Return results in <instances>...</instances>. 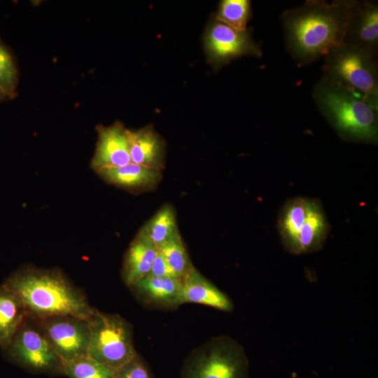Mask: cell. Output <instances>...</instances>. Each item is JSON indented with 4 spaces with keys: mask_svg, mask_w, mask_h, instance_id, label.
Instances as JSON below:
<instances>
[{
    "mask_svg": "<svg viewBox=\"0 0 378 378\" xmlns=\"http://www.w3.org/2000/svg\"><path fill=\"white\" fill-rule=\"evenodd\" d=\"M353 0H308L281 15L286 50L299 66L324 57L344 44Z\"/></svg>",
    "mask_w": 378,
    "mask_h": 378,
    "instance_id": "cell-1",
    "label": "cell"
},
{
    "mask_svg": "<svg viewBox=\"0 0 378 378\" xmlns=\"http://www.w3.org/2000/svg\"><path fill=\"white\" fill-rule=\"evenodd\" d=\"M4 285L15 294L25 310L40 316H70L89 320L95 312L84 295L57 271L23 269Z\"/></svg>",
    "mask_w": 378,
    "mask_h": 378,
    "instance_id": "cell-2",
    "label": "cell"
},
{
    "mask_svg": "<svg viewBox=\"0 0 378 378\" xmlns=\"http://www.w3.org/2000/svg\"><path fill=\"white\" fill-rule=\"evenodd\" d=\"M323 115L346 140L374 143L378 136V99L320 80L312 91Z\"/></svg>",
    "mask_w": 378,
    "mask_h": 378,
    "instance_id": "cell-3",
    "label": "cell"
},
{
    "mask_svg": "<svg viewBox=\"0 0 378 378\" xmlns=\"http://www.w3.org/2000/svg\"><path fill=\"white\" fill-rule=\"evenodd\" d=\"M377 56L344 43L323 57L321 80L378 99Z\"/></svg>",
    "mask_w": 378,
    "mask_h": 378,
    "instance_id": "cell-4",
    "label": "cell"
},
{
    "mask_svg": "<svg viewBox=\"0 0 378 378\" xmlns=\"http://www.w3.org/2000/svg\"><path fill=\"white\" fill-rule=\"evenodd\" d=\"M182 378H248L244 348L228 336L214 337L186 359Z\"/></svg>",
    "mask_w": 378,
    "mask_h": 378,
    "instance_id": "cell-5",
    "label": "cell"
},
{
    "mask_svg": "<svg viewBox=\"0 0 378 378\" xmlns=\"http://www.w3.org/2000/svg\"><path fill=\"white\" fill-rule=\"evenodd\" d=\"M88 323V356L115 372L138 354L132 329L120 316L95 310Z\"/></svg>",
    "mask_w": 378,
    "mask_h": 378,
    "instance_id": "cell-6",
    "label": "cell"
},
{
    "mask_svg": "<svg viewBox=\"0 0 378 378\" xmlns=\"http://www.w3.org/2000/svg\"><path fill=\"white\" fill-rule=\"evenodd\" d=\"M207 63L215 71L245 56L260 57V46L253 39L251 29L237 30L216 19L209 20L202 37Z\"/></svg>",
    "mask_w": 378,
    "mask_h": 378,
    "instance_id": "cell-7",
    "label": "cell"
},
{
    "mask_svg": "<svg viewBox=\"0 0 378 378\" xmlns=\"http://www.w3.org/2000/svg\"><path fill=\"white\" fill-rule=\"evenodd\" d=\"M45 336L60 361L87 356L90 342L88 320L70 316L50 317Z\"/></svg>",
    "mask_w": 378,
    "mask_h": 378,
    "instance_id": "cell-8",
    "label": "cell"
},
{
    "mask_svg": "<svg viewBox=\"0 0 378 378\" xmlns=\"http://www.w3.org/2000/svg\"><path fill=\"white\" fill-rule=\"evenodd\" d=\"M6 349L11 358L29 369L60 368V360L45 335L32 328H19Z\"/></svg>",
    "mask_w": 378,
    "mask_h": 378,
    "instance_id": "cell-9",
    "label": "cell"
},
{
    "mask_svg": "<svg viewBox=\"0 0 378 378\" xmlns=\"http://www.w3.org/2000/svg\"><path fill=\"white\" fill-rule=\"evenodd\" d=\"M129 131L120 122L110 126L97 127V141L90 162L94 172L131 162Z\"/></svg>",
    "mask_w": 378,
    "mask_h": 378,
    "instance_id": "cell-10",
    "label": "cell"
},
{
    "mask_svg": "<svg viewBox=\"0 0 378 378\" xmlns=\"http://www.w3.org/2000/svg\"><path fill=\"white\" fill-rule=\"evenodd\" d=\"M344 43L377 55L378 4L372 1H354L350 9Z\"/></svg>",
    "mask_w": 378,
    "mask_h": 378,
    "instance_id": "cell-11",
    "label": "cell"
},
{
    "mask_svg": "<svg viewBox=\"0 0 378 378\" xmlns=\"http://www.w3.org/2000/svg\"><path fill=\"white\" fill-rule=\"evenodd\" d=\"M197 303L230 312L234 304L230 297L205 278L194 266L181 280L177 304Z\"/></svg>",
    "mask_w": 378,
    "mask_h": 378,
    "instance_id": "cell-12",
    "label": "cell"
},
{
    "mask_svg": "<svg viewBox=\"0 0 378 378\" xmlns=\"http://www.w3.org/2000/svg\"><path fill=\"white\" fill-rule=\"evenodd\" d=\"M131 162L162 171L165 164L166 144L151 125L130 130Z\"/></svg>",
    "mask_w": 378,
    "mask_h": 378,
    "instance_id": "cell-13",
    "label": "cell"
},
{
    "mask_svg": "<svg viewBox=\"0 0 378 378\" xmlns=\"http://www.w3.org/2000/svg\"><path fill=\"white\" fill-rule=\"evenodd\" d=\"M96 173L105 182L132 193L155 188L162 178V171L132 162L121 167L104 168Z\"/></svg>",
    "mask_w": 378,
    "mask_h": 378,
    "instance_id": "cell-14",
    "label": "cell"
},
{
    "mask_svg": "<svg viewBox=\"0 0 378 378\" xmlns=\"http://www.w3.org/2000/svg\"><path fill=\"white\" fill-rule=\"evenodd\" d=\"M158 251L141 229L130 244L124 259L122 277L127 286H132L149 274Z\"/></svg>",
    "mask_w": 378,
    "mask_h": 378,
    "instance_id": "cell-15",
    "label": "cell"
},
{
    "mask_svg": "<svg viewBox=\"0 0 378 378\" xmlns=\"http://www.w3.org/2000/svg\"><path fill=\"white\" fill-rule=\"evenodd\" d=\"M327 234L328 224L324 212L321 206L313 200L290 253L301 254L319 250L324 244Z\"/></svg>",
    "mask_w": 378,
    "mask_h": 378,
    "instance_id": "cell-16",
    "label": "cell"
},
{
    "mask_svg": "<svg viewBox=\"0 0 378 378\" xmlns=\"http://www.w3.org/2000/svg\"><path fill=\"white\" fill-rule=\"evenodd\" d=\"M145 300L157 304L174 306L181 288V280L169 276L147 275L132 286Z\"/></svg>",
    "mask_w": 378,
    "mask_h": 378,
    "instance_id": "cell-17",
    "label": "cell"
},
{
    "mask_svg": "<svg viewBox=\"0 0 378 378\" xmlns=\"http://www.w3.org/2000/svg\"><path fill=\"white\" fill-rule=\"evenodd\" d=\"M25 311L15 294L0 286V346L6 349L20 328Z\"/></svg>",
    "mask_w": 378,
    "mask_h": 378,
    "instance_id": "cell-18",
    "label": "cell"
},
{
    "mask_svg": "<svg viewBox=\"0 0 378 378\" xmlns=\"http://www.w3.org/2000/svg\"><path fill=\"white\" fill-rule=\"evenodd\" d=\"M312 201L298 197L288 202L283 210L279 220V232L284 246L290 252L307 217Z\"/></svg>",
    "mask_w": 378,
    "mask_h": 378,
    "instance_id": "cell-19",
    "label": "cell"
},
{
    "mask_svg": "<svg viewBox=\"0 0 378 378\" xmlns=\"http://www.w3.org/2000/svg\"><path fill=\"white\" fill-rule=\"evenodd\" d=\"M141 230L157 248L180 234L174 207L163 205Z\"/></svg>",
    "mask_w": 378,
    "mask_h": 378,
    "instance_id": "cell-20",
    "label": "cell"
},
{
    "mask_svg": "<svg viewBox=\"0 0 378 378\" xmlns=\"http://www.w3.org/2000/svg\"><path fill=\"white\" fill-rule=\"evenodd\" d=\"M70 378H113L115 371L87 356L60 361V368Z\"/></svg>",
    "mask_w": 378,
    "mask_h": 378,
    "instance_id": "cell-21",
    "label": "cell"
},
{
    "mask_svg": "<svg viewBox=\"0 0 378 378\" xmlns=\"http://www.w3.org/2000/svg\"><path fill=\"white\" fill-rule=\"evenodd\" d=\"M213 15L235 29L246 30L252 16L251 3L248 0H223Z\"/></svg>",
    "mask_w": 378,
    "mask_h": 378,
    "instance_id": "cell-22",
    "label": "cell"
},
{
    "mask_svg": "<svg viewBox=\"0 0 378 378\" xmlns=\"http://www.w3.org/2000/svg\"><path fill=\"white\" fill-rule=\"evenodd\" d=\"M158 249L163 254L176 277L180 280L193 266L180 234L162 244Z\"/></svg>",
    "mask_w": 378,
    "mask_h": 378,
    "instance_id": "cell-23",
    "label": "cell"
},
{
    "mask_svg": "<svg viewBox=\"0 0 378 378\" xmlns=\"http://www.w3.org/2000/svg\"><path fill=\"white\" fill-rule=\"evenodd\" d=\"M18 73L13 59L0 42V92L4 97H14Z\"/></svg>",
    "mask_w": 378,
    "mask_h": 378,
    "instance_id": "cell-24",
    "label": "cell"
},
{
    "mask_svg": "<svg viewBox=\"0 0 378 378\" xmlns=\"http://www.w3.org/2000/svg\"><path fill=\"white\" fill-rule=\"evenodd\" d=\"M113 378H151L144 361L137 354L132 360L116 370Z\"/></svg>",
    "mask_w": 378,
    "mask_h": 378,
    "instance_id": "cell-25",
    "label": "cell"
},
{
    "mask_svg": "<svg viewBox=\"0 0 378 378\" xmlns=\"http://www.w3.org/2000/svg\"><path fill=\"white\" fill-rule=\"evenodd\" d=\"M148 275L158 277L169 276L176 278L163 254L159 250L157 252Z\"/></svg>",
    "mask_w": 378,
    "mask_h": 378,
    "instance_id": "cell-26",
    "label": "cell"
},
{
    "mask_svg": "<svg viewBox=\"0 0 378 378\" xmlns=\"http://www.w3.org/2000/svg\"><path fill=\"white\" fill-rule=\"evenodd\" d=\"M3 94L0 92V99L3 97Z\"/></svg>",
    "mask_w": 378,
    "mask_h": 378,
    "instance_id": "cell-27",
    "label": "cell"
}]
</instances>
